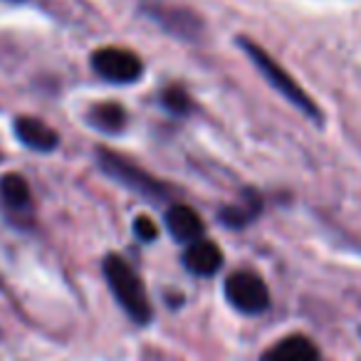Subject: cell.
Wrapping results in <instances>:
<instances>
[{
  "label": "cell",
  "mask_w": 361,
  "mask_h": 361,
  "mask_svg": "<svg viewBox=\"0 0 361 361\" xmlns=\"http://www.w3.org/2000/svg\"><path fill=\"white\" fill-rule=\"evenodd\" d=\"M260 211H262L260 198H257L252 191H247L245 193V201L238 203V206L223 208V211L218 213V218H221V221L226 223L228 228H245L247 223H250Z\"/></svg>",
  "instance_id": "7c38bea8"
},
{
  "label": "cell",
  "mask_w": 361,
  "mask_h": 361,
  "mask_svg": "<svg viewBox=\"0 0 361 361\" xmlns=\"http://www.w3.org/2000/svg\"><path fill=\"white\" fill-rule=\"evenodd\" d=\"M0 198L13 211H27L32 206V193L27 180L18 173H6L0 178Z\"/></svg>",
  "instance_id": "30bf717a"
},
{
  "label": "cell",
  "mask_w": 361,
  "mask_h": 361,
  "mask_svg": "<svg viewBox=\"0 0 361 361\" xmlns=\"http://www.w3.org/2000/svg\"><path fill=\"white\" fill-rule=\"evenodd\" d=\"M161 102H164V106L171 111V114H188V111L193 109V102L191 97L186 94V90H180V87H169V90L161 94Z\"/></svg>",
  "instance_id": "4fadbf2b"
},
{
  "label": "cell",
  "mask_w": 361,
  "mask_h": 361,
  "mask_svg": "<svg viewBox=\"0 0 361 361\" xmlns=\"http://www.w3.org/2000/svg\"><path fill=\"white\" fill-rule=\"evenodd\" d=\"M183 265H186V270L193 272V275L211 277V275H216V272L221 270L223 252L213 240L198 238V240L188 243L186 252H183Z\"/></svg>",
  "instance_id": "8992f818"
},
{
  "label": "cell",
  "mask_w": 361,
  "mask_h": 361,
  "mask_svg": "<svg viewBox=\"0 0 361 361\" xmlns=\"http://www.w3.org/2000/svg\"><path fill=\"white\" fill-rule=\"evenodd\" d=\"M90 124L94 129L104 131V134H119L126 124V111L121 104H114V102H104V104H94L87 114Z\"/></svg>",
  "instance_id": "8fae6325"
},
{
  "label": "cell",
  "mask_w": 361,
  "mask_h": 361,
  "mask_svg": "<svg viewBox=\"0 0 361 361\" xmlns=\"http://www.w3.org/2000/svg\"><path fill=\"white\" fill-rule=\"evenodd\" d=\"M134 233H136V238H141L144 243H151V240H156V238H159V226H156L151 218L139 216L134 221Z\"/></svg>",
  "instance_id": "5bb4252c"
},
{
  "label": "cell",
  "mask_w": 361,
  "mask_h": 361,
  "mask_svg": "<svg viewBox=\"0 0 361 361\" xmlns=\"http://www.w3.org/2000/svg\"><path fill=\"white\" fill-rule=\"evenodd\" d=\"M238 45H240L243 50L247 52V57L255 62V67L262 72V77H265V80L270 82V85L275 87V90L280 92L285 99H290L292 104L297 106V109H302L305 114H310L312 119H319V109L314 106V102H312L310 97L305 94V90H302V87L297 85V82L292 80V77L287 75V72L282 70V67L277 65V62L272 60V57L267 55V52L262 50L260 45L245 40V37H243V40H238Z\"/></svg>",
  "instance_id": "7a4b0ae2"
},
{
  "label": "cell",
  "mask_w": 361,
  "mask_h": 361,
  "mask_svg": "<svg viewBox=\"0 0 361 361\" xmlns=\"http://www.w3.org/2000/svg\"><path fill=\"white\" fill-rule=\"evenodd\" d=\"M166 228H169V233L173 235V240L183 243V245L198 240V238H203V233H206V226H203L201 216L188 206H171L169 211H166Z\"/></svg>",
  "instance_id": "ba28073f"
},
{
  "label": "cell",
  "mask_w": 361,
  "mask_h": 361,
  "mask_svg": "<svg viewBox=\"0 0 361 361\" xmlns=\"http://www.w3.org/2000/svg\"><path fill=\"white\" fill-rule=\"evenodd\" d=\"M97 161H99V169L104 171L106 176H111L114 180H119L121 186L131 188V191L141 193V196L161 201V198H166L171 193L161 180L151 178L149 173H144L141 169H136L134 164H129L126 159H121V156L114 154V151L99 149L97 151Z\"/></svg>",
  "instance_id": "3957f363"
},
{
  "label": "cell",
  "mask_w": 361,
  "mask_h": 361,
  "mask_svg": "<svg viewBox=\"0 0 361 361\" xmlns=\"http://www.w3.org/2000/svg\"><path fill=\"white\" fill-rule=\"evenodd\" d=\"M16 136L20 144H25L27 149L32 151H55L57 144H60V136H57L55 129L45 124L40 119H32V116H18L16 119Z\"/></svg>",
  "instance_id": "52a82bcc"
},
{
  "label": "cell",
  "mask_w": 361,
  "mask_h": 361,
  "mask_svg": "<svg viewBox=\"0 0 361 361\" xmlns=\"http://www.w3.org/2000/svg\"><path fill=\"white\" fill-rule=\"evenodd\" d=\"M226 300L243 314H260L270 307V290L255 272H233L226 280Z\"/></svg>",
  "instance_id": "277c9868"
},
{
  "label": "cell",
  "mask_w": 361,
  "mask_h": 361,
  "mask_svg": "<svg viewBox=\"0 0 361 361\" xmlns=\"http://www.w3.org/2000/svg\"><path fill=\"white\" fill-rule=\"evenodd\" d=\"M92 70L106 82L114 85H131L144 72V62L124 47H102L92 55Z\"/></svg>",
  "instance_id": "5b68a950"
},
{
  "label": "cell",
  "mask_w": 361,
  "mask_h": 361,
  "mask_svg": "<svg viewBox=\"0 0 361 361\" xmlns=\"http://www.w3.org/2000/svg\"><path fill=\"white\" fill-rule=\"evenodd\" d=\"M260 361H322L317 346L312 344L307 336L292 334L272 344L270 349L262 354Z\"/></svg>",
  "instance_id": "9c48e42d"
},
{
  "label": "cell",
  "mask_w": 361,
  "mask_h": 361,
  "mask_svg": "<svg viewBox=\"0 0 361 361\" xmlns=\"http://www.w3.org/2000/svg\"><path fill=\"white\" fill-rule=\"evenodd\" d=\"M104 277L109 282L111 295L116 297V302L121 305V310L136 322V324H146L151 319V302L146 295L144 285H141L139 275L134 272V267L119 255H106L104 257Z\"/></svg>",
  "instance_id": "6da1fadb"
}]
</instances>
